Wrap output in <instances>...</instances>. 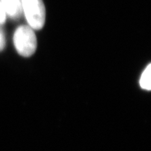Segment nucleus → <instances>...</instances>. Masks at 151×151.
<instances>
[{"mask_svg": "<svg viewBox=\"0 0 151 151\" xmlns=\"http://www.w3.org/2000/svg\"><path fill=\"white\" fill-rule=\"evenodd\" d=\"M6 16L12 19H18L23 15L21 0H1Z\"/></svg>", "mask_w": 151, "mask_h": 151, "instance_id": "obj_3", "label": "nucleus"}, {"mask_svg": "<svg viewBox=\"0 0 151 151\" xmlns=\"http://www.w3.org/2000/svg\"><path fill=\"white\" fill-rule=\"evenodd\" d=\"M150 74H151V65H149L146 67L140 78V86L143 90L150 91L151 89L150 82Z\"/></svg>", "mask_w": 151, "mask_h": 151, "instance_id": "obj_4", "label": "nucleus"}, {"mask_svg": "<svg viewBox=\"0 0 151 151\" xmlns=\"http://www.w3.org/2000/svg\"><path fill=\"white\" fill-rule=\"evenodd\" d=\"M13 44L19 55L24 58L30 57L37 48L36 34L29 25H20L13 34Z\"/></svg>", "mask_w": 151, "mask_h": 151, "instance_id": "obj_1", "label": "nucleus"}, {"mask_svg": "<svg viewBox=\"0 0 151 151\" xmlns=\"http://www.w3.org/2000/svg\"><path fill=\"white\" fill-rule=\"evenodd\" d=\"M6 20V15L2 6V3L0 2V25L4 24Z\"/></svg>", "mask_w": 151, "mask_h": 151, "instance_id": "obj_5", "label": "nucleus"}, {"mask_svg": "<svg viewBox=\"0 0 151 151\" xmlns=\"http://www.w3.org/2000/svg\"><path fill=\"white\" fill-rule=\"evenodd\" d=\"M23 14L28 25L33 30H40L46 22V9L42 0H21Z\"/></svg>", "mask_w": 151, "mask_h": 151, "instance_id": "obj_2", "label": "nucleus"}, {"mask_svg": "<svg viewBox=\"0 0 151 151\" xmlns=\"http://www.w3.org/2000/svg\"><path fill=\"white\" fill-rule=\"evenodd\" d=\"M5 45H6V40H5V36H4L3 33L0 30V51H2L5 48Z\"/></svg>", "mask_w": 151, "mask_h": 151, "instance_id": "obj_6", "label": "nucleus"}]
</instances>
